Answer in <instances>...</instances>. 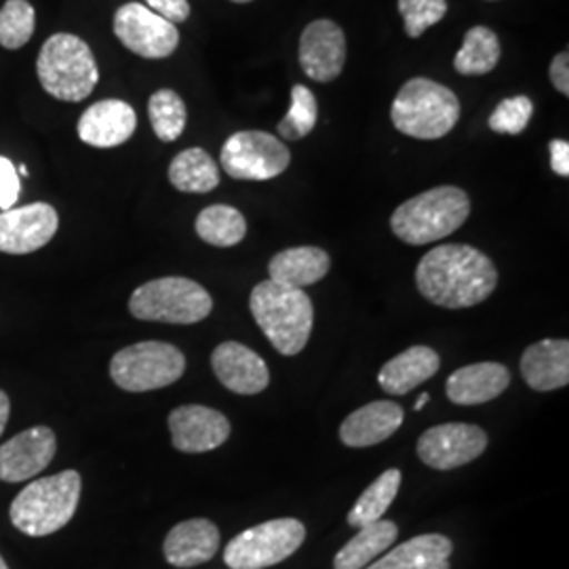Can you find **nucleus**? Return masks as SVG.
<instances>
[{
	"instance_id": "2eb2a0df",
	"label": "nucleus",
	"mask_w": 569,
	"mask_h": 569,
	"mask_svg": "<svg viewBox=\"0 0 569 569\" xmlns=\"http://www.w3.org/2000/svg\"><path fill=\"white\" fill-rule=\"evenodd\" d=\"M173 448L183 453H204L224 446L230 437V422L218 409L182 406L169 413Z\"/></svg>"
},
{
	"instance_id": "2f4dec72",
	"label": "nucleus",
	"mask_w": 569,
	"mask_h": 569,
	"mask_svg": "<svg viewBox=\"0 0 569 569\" xmlns=\"http://www.w3.org/2000/svg\"><path fill=\"white\" fill-rule=\"evenodd\" d=\"M37 13L28 0H7L0 9V44L9 51L21 49L32 39Z\"/></svg>"
},
{
	"instance_id": "c85d7f7f",
	"label": "nucleus",
	"mask_w": 569,
	"mask_h": 569,
	"mask_svg": "<svg viewBox=\"0 0 569 569\" xmlns=\"http://www.w3.org/2000/svg\"><path fill=\"white\" fill-rule=\"evenodd\" d=\"M399 488H401V470L390 468L387 472H382L363 491V496L357 500V505L348 512V517H346L348 526L363 528V526L380 521L385 517V512L390 509V505L395 502Z\"/></svg>"
},
{
	"instance_id": "7ed1b4c3",
	"label": "nucleus",
	"mask_w": 569,
	"mask_h": 569,
	"mask_svg": "<svg viewBox=\"0 0 569 569\" xmlns=\"http://www.w3.org/2000/svg\"><path fill=\"white\" fill-rule=\"evenodd\" d=\"M82 481L77 470H63L32 481L11 505V523L21 533L42 538L70 523L81 500Z\"/></svg>"
},
{
	"instance_id": "aec40b11",
	"label": "nucleus",
	"mask_w": 569,
	"mask_h": 569,
	"mask_svg": "<svg viewBox=\"0 0 569 569\" xmlns=\"http://www.w3.org/2000/svg\"><path fill=\"white\" fill-rule=\"evenodd\" d=\"M220 549V529L207 519H190L171 529L164 538V559L173 568H197L211 561Z\"/></svg>"
},
{
	"instance_id": "473e14b6",
	"label": "nucleus",
	"mask_w": 569,
	"mask_h": 569,
	"mask_svg": "<svg viewBox=\"0 0 569 569\" xmlns=\"http://www.w3.org/2000/svg\"><path fill=\"white\" fill-rule=\"evenodd\" d=\"M319 119V106L315 93L305 87V84H296L291 89V106L283 121L279 122L277 131L284 140H302L306 138Z\"/></svg>"
},
{
	"instance_id": "37998d69",
	"label": "nucleus",
	"mask_w": 569,
	"mask_h": 569,
	"mask_svg": "<svg viewBox=\"0 0 569 569\" xmlns=\"http://www.w3.org/2000/svg\"><path fill=\"white\" fill-rule=\"evenodd\" d=\"M0 569H9L7 568V563H4V559H2V557H0Z\"/></svg>"
},
{
	"instance_id": "f3484780",
	"label": "nucleus",
	"mask_w": 569,
	"mask_h": 569,
	"mask_svg": "<svg viewBox=\"0 0 569 569\" xmlns=\"http://www.w3.org/2000/svg\"><path fill=\"white\" fill-rule=\"evenodd\" d=\"M211 367L218 380L237 395H260L270 385L264 359L241 342H224L211 355Z\"/></svg>"
},
{
	"instance_id": "5701e85b",
	"label": "nucleus",
	"mask_w": 569,
	"mask_h": 569,
	"mask_svg": "<svg viewBox=\"0 0 569 569\" xmlns=\"http://www.w3.org/2000/svg\"><path fill=\"white\" fill-rule=\"evenodd\" d=\"M439 367L441 357L430 346H411L380 369L378 385L388 395H407L430 380Z\"/></svg>"
},
{
	"instance_id": "c9c22d12",
	"label": "nucleus",
	"mask_w": 569,
	"mask_h": 569,
	"mask_svg": "<svg viewBox=\"0 0 569 569\" xmlns=\"http://www.w3.org/2000/svg\"><path fill=\"white\" fill-rule=\"evenodd\" d=\"M21 194L20 176L16 164L7 157H0V211L13 209Z\"/></svg>"
},
{
	"instance_id": "e433bc0d",
	"label": "nucleus",
	"mask_w": 569,
	"mask_h": 569,
	"mask_svg": "<svg viewBox=\"0 0 569 569\" xmlns=\"http://www.w3.org/2000/svg\"><path fill=\"white\" fill-rule=\"evenodd\" d=\"M150 11L171 23H182L190 18L188 0H143Z\"/></svg>"
},
{
	"instance_id": "b1692460",
	"label": "nucleus",
	"mask_w": 569,
	"mask_h": 569,
	"mask_svg": "<svg viewBox=\"0 0 569 569\" xmlns=\"http://www.w3.org/2000/svg\"><path fill=\"white\" fill-rule=\"evenodd\" d=\"M453 545L448 536L422 533L395 547L366 569H449Z\"/></svg>"
},
{
	"instance_id": "6e6552de",
	"label": "nucleus",
	"mask_w": 569,
	"mask_h": 569,
	"mask_svg": "<svg viewBox=\"0 0 569 569\" xmlns=\"http://www.w3.org/2000/svg\"><path fill=\"white\" fill-rule=\"evenodd\" d=\"M186 371L182 350L167 342H140L119 350L110 361V376L127 392L171 387Z\"/></svg>"
},
{
	"instance_id": "c03bdc74",
	"label": "nucleus",
	"mask_w": 569,
	"mask_h": 569,
	"mask_svg": "<svg viewBox=\"0 0 569 569\" xmlns=\"http://www.w3.org/2000/svg\"><path fill=\"white\" fill-rule=\"evenodd\" d=\"M232 2H241L243 4V2H251V0H232Z\"/></svg>"
},
{
	"instance_id": "412c9836",
	"label": "nucleus",
	"mask_w": 569,
	"mask_h": 569,
	"mask_svg": "<svg viewBox=\"0 0 569 569\" xmlns=\"http://www.w3.org/2000/svg\"><path fill=\"white\" fill-rule=\"evenodd\" d=\"M510 385V371L502 363H472L456 369L448 378L446 392L456 406H481L500 397Z\"/></svg>"
},
{
	"instance_id": "58836bf2",
	"label": "nucleus",
	"mask_w": 569,
	"mask_h": 569,
	"mask_svg": "<svg viewBox=\"0 0 569 569\" xmlns=\"http://www.w3.org/2000/svg\"><path fill=\"white\" fill-rule=\"evenodd\" d=\"M550 167L557 176H569V143L566 140H552L549 143Z\"/></svg>"
},
{
	"instance_id": "c756f323",
	"label": "nucleus",
	"mask_w": 569,
	"mask_h": 569,
	"mask_svg": "<svg viewBox=\"0 0 569 569\" xmlns=\"http://www.w3.org/2000/svg\"><path fill=\"white\" fill-rule=\"evenodd\" d=\"M197 234L213 247H234L247 234L243 213L230 204H211L197 218Z\"/></svg>"
},
{
	"instance_id": "7c9ffc66",
	"label": "nucleus",
	"mask_w": 569,
	"mask_h": 569,
	"mask_svg": "<svg viewBox=\"0 0 569 569\" xmlns=\"http://www.w3.org/2000/svg\"><path fill=\"white\" fill-rule=\"evenodd\" d=\"M148 117L161 142H176L186 129L188 110L173 89H159L148 102Z\"/></svg>"
},
{
	"instance_id": "f8f14e48",
	"label": "nucleus",
	"mask_w": 569,
	"mask_h": 569,
	"mask_svg": "<svg viewBox=\"0 0 569 569\" xmlns=\"http://www.w3.org/2000/svg\"><path fill=\"white\" fill-rule=\"evenodd\" d=\"M488 448L483 428L449 422L428 428L418 441V458L435 470H453L470 465Z\"/></svg>"
},
{
	"instance_id": "f704fd0d",
	"label": "nucleus",
	"mask_w": 569,
	"mask_h": 569,
	"mask_svg": "<svg viewBox=\"0 0 569 569\" xmlns=\"http://www.w3.org/2000/svg\"><path fill=\"white\" fill-rule=\"evenodd\" d=\"M533 114V103L528 96L507 98L496 106L489 117V129L502 136H519L528 129Z\"/></svg>"
},
{
	"instance_id": "dca6fc26",
	"label": "nucleus",
	"mask_w": 569,
	"mask_h": 569,
	"mask_svg": "<svg viewBox=\"0 0 569 569\" xmlns=\"http://www.w3.org/2000/svg\"><path fill=\"white\" fill-rule=\"evenodd\" d=\"M58 449L56 432L49 427L28 428L0 446V481L20 483L51 465Z\"/></svg>"
},
{
	"instance_id": "4c0bfd02",
	"label": "nucleus",
	"mask_w": 569,
	"mask_h": 569,
	"mask_svg": "<svg viewBox=\"0 0 569 569\" xmlns=\"http://www.w3.org/2000/svg\"><path fill=\"white\" fill-rule=\"evenodd\" d=\"M550 81L552 87L561 93V96H569V53L561 51L555 56V60L550 63Z\"/></svg>"
},
{
	"instance_id": "393cba45",
	"label": "nucleus",
	"mask_w": 569,
	"mask_h": 569,
	"mask_svg": "<svg viewBox=\"0 0 569 569\" xmlns=\"http://www.w3.org/2000/svg\"><path fill=\"white\" fill-rule=\"evenodd\" d=\"M329 256L319 247H291L279 251L270 264V281L291 287V289H305L308 284L319 283L326 279L329 272Z\"/></svg>"
},
{
	"instance_id": "6ab92c4d",
	"label": "nucleus",
	"mask_w": 569,
	"mask_h": 569,
	"mask_svg": "<svg viewBox=\"0 0 569 569\" xmlns=\"http://www.w3.org/2000/svg\"><path fill=\"white\" fill-rule=\"evenodd\" d=\"M403 407L392 401H373L346 418L340 439L348 448H371L390 439L403 425Z\"/></svg>"
},
{
	"instance_id": "39448f33",
	"label": "nucleus",
	"mask_w": 569,
	"mask_h": 569,
	"mask_svg": "<svg viewBox=\"0 0 569 569\" xmlns=\"http://www.w3.org/2000/svg\"><path fill=\"white\" fill-rule=\"evenodd\" d=\"M37 74L42 89L60 102L87 100L100 82L98 61L89 44L68 32L49 37L42 44Z\"/></svg>"
},
{
	"instance_id": "9b49d317",
	"label": "nucleus",
	"mask_w": 569,
	"mask_h": 569,
	"mask_svg": "<svg viewBox=\"0 0 569 569\" xmlns=\"http://www.w3.org/2000/svg\"><path fill=\"white\" fill-rule=\"evenodd\" d=\"M114 34L131 53L146 60H164L180 44L176 23L163 20L140 2H127L117 11Z\"/></svg>"
},
{
	"instance_id": "f03ea898",
	"label": "nucleus",
	"mask_w": 569,
	"mask_h": 569,
	"mask_svg": "<svg viewBox=\"0 0 569 569\" xmlns=\"http://www.w3.org/2000/svg\"><path fill=\"white\" fill-rule=\"evenodd\" d=\"M249 308L277 352L293 357L305 350L315 321L312 302L305 289H291L268 279L253 287Z\"/></svg>"
},
{
	"instance_id": "cd10ccee",
	"label": "nucleus",
	"mask_w": 569,
	"mask_h": 569,
	"mask_svg": "<svg viewBox=\"0 0 569 569\" xmlns=\"http://www.w3.org/2000/svg\"><path fill=\"white\" fill-rule=\"evenodd\" d=\"M502 56L500 41L486 26L470 28L460 51L456 53L453 68L462 77H483L491 72Z\"/></svg>"
},
{
	"instance_id": "72a5a7b5",
	"label": "nucleus",
	"mask_w": 569,
	"mask_h": 569,
	"mask_svg": "<svg viewBox=\"0 0 569 569\" xmlns=\"http://www.w3.org/2000/svg\"><path fill=\"white\" fill-rule=\"evenodd\" d=\"M399 13L406 23L409 39H418L446 18L448 2L446 0H399Z\"/></svg>"
},
{
	"instance_id": "a19ab883",
	"label": "nucleus",
	"mask_w": 569,
	"mask_h": 569,
	"mask_svg": "<svg viewBox=\"0 0 569 569\" xmlns=\"http://www.w3.org/2000/svg\"><path fill=\"white\" fill-rule=\"evenodd\" d=\"M428 401H430V395H427V392H425V395H420V397H418V401H416V406H413V409H416V411H422Z\"/></svg>"
},
{
	"instance_id": "4be33fe9",
	"label": "nucleus",
	"mask_w": 569,
	"mask_h": 569,
	"mask_svg": "<svg viewBox=\"0 0 569 569\" xmlns=\"http://www.w3.org/2000/svg\"><path fill=\"white\" fill-rule=\"evenodd\" d=\"M521 376L529 388L550 392L569 385L568 340H540L521 357Z\"/></svg>"
},
{
	"instance_id": "bb28decb",
	"label": "nucleus",
	"mask_w": 569,
	"mask_h": 569,
	"mask_svg": "<svg viewBox=\"0 0 569 569\" xmlns=\"http://www.w3.org/2000/svg\"><path fill=\"white\" fill-rule=\"evenodd\" d=\"M169 182L180 192L204 194L218 188L220 169L203 148H188L169 164Z\"/></svg>"
},
{
	"instance_id": "0eeeda50",
	"label": "nucleus",
	"mask_w": 569,
	"mask_h": 569,
	"mask_svg": "<svg viewBox=\"0 0 569 569\" xmlns=\"http://www.w3.org/2000/svg\"><path fill=\"white\" fill-rule=\"evenodd\" d=\"M129 310L140 321L194 326L213 310V300L203 284L183 277L148 281L131 293Z\"/></svg>"
},
{
	"instance_id": "423d86ee",
	"label": "nucleus",
	"mask_w": 569,
	"mask_h": 569,
	"mask_svg": "<svg viewBox=\"0 0 569 569\" xmlns=\"http://www.w3.org/2000/svg\"><path fill=\"white\" fill-rule=\"evenodd\" d=\"M392 124L416 140L446 138L460 119L458 96L441 82L411 79L390 106Z\"/></svg>"
},
{
	"instance_id": "9d476101",
	"label": "nucleus",
	"mask_w": 569,
	"mask_h": 569,
	"mask_svg": "<svg viewBox=\"0 0 569 569\" xmlns=\"http://www.w3.org/2000/svg\"><path fill=\"white\" fill-rule=\"evenodd\" d=\"M226 173L241 182L274 180L291 163V152L277 136L266 131H237L222 146Z\"/></svg>"
},
{
	"instance_id": "a878e982",
	"label": "nucleus",
	"mask_w": 569,
	"mask_h": 569,
	"mask_svg": "<svg viewBox=\"0 0 569 569\" xmlns=\"http://www.w3.org/2000/svg\"><path fill=\"white\" fill-rule=\"evenodd\" d=\"M397 536H399L397 523L385 521V519L359 528V533L336 555L333 568L366 569L373 563L376 557H380L385 550L392 547Z\"/></svg>"
},
{
	"instance_id": "1a4fd4ad",
	"label": "nucleus",
	"mask_w": 569,
	"mask_h": 569,
	"mask_svg": "<svg viewBox=\"0 0 569 569\" xmlns=\"http://www.w3.org/2000/svg\"><path fill=\"white\" fill-rule=\"evenodd\" d=\"M306 528L298 519H272L234 536L224 549L230 569H266L289 559L305 545Z\"/></svg>"
},
{
	"instance_id": "a211bd4d",
	"label": "nucleus",
	"mask_w": 569,
	"mask_h": 569,
	"mask_svg": "<svg viewBox=\"0 0 569 569\" xmlns=\"http://www.w3.org/2000/svg\"><path fill=\"white\" fill-rule=\"evenodd\" d=\"M136 127L138 114L129 103L102 100L82 112L79 138L93 148H117L136 133Z\"/></svg>"
},
{
	"instance_id": "4468645a",
	"label": "nucleus",
	"mask_w": 569,
	"mask_h": 569,
	"mask_svg": "<svg viewBox=\"0 0 569 569\" xmlns=\"http://www.w3.org/2000/svg\"><path fill=\"white\" fill-rule=\"evenodd\" d=\"M346 63V37L331 20L308 23L300 39V66L315 82L336 81Z\"/></svg>"
},
{
	"instance_id": "f257e3e1",
	"label": "nucleus",
	"mask_w": 569,
	"mask_h": 569,
	"mask_svg": "<svg viewBox=\"0 0 569 569\" xmlns=\"http://www.w3.org/2000/svg\"><path fill=\"white\" fill-rule=\"evenodd\" d=\"M416 283L428 302L458 310L488 300L498 284V270L470 244H441L420 260Z\"/></svg>"
},
{
	"instance_id": "ddd939ff",
	"label": "nucleus",
	"mask_w": 569,
	"mask_h": 569,
	"mask_svg": "<svg viewBox=\"0 0 569 569\" xmlns=\"http://www.w3.org/2000/svg\"><path fill=\"white\" fill-rule=\"evenodd\" d=\"M60 228L58 211L49 203H32L0 211V251L26 256L51 243Z\"/></svg>"
},
{
	"instance_id": "20e7f679",
	"label": "nucleus",
	"mask_w": 569,
	"mask_h": 569,
	"mask_svg": "<svg viewBox=\"0 0 569 569\" xmlns=\"http://www.w3.org/2000/svg\"><path fill=\"white\" fill-rule=\"evenodd\" d=\"M470 216V199L458 186H437L397 207L390 228L407 244H427L453 234Z\"/></svg>"
},
{
	"instance_id": "79ce46f5",
	"label": "nucleus",
	"mask_w": 569,
	"mask_h": 569,
	"mask_svg": "<svg viewBox=\"0 0 569 569\" xmlns=\"http://www.w3.org/2000/svg\"><path fill=\"white\" fill-rule=\"evenodd\" d=\"M18 173H20L21 178H26V176H28V167H26V164H20Z\"/></svg>"
},
{
	"instance_id": "ea45409f",
	"label": "nucleus",
	"mask_w": 569,
	"mask_h": 569,
	"mask_svg": "<svg viewBox=\"0 0 569 569\" xmlns=\"http://www.w3.org/2000/svg\"><path fill=\"white\" fill-rule=\"evenodd\" d=\"M9 411H11L9 397L0 390V435L4 432V427H7V422H9Z\"/></svg>"
}]
</instances>
